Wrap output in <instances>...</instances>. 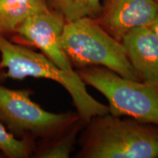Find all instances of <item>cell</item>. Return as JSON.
<instances>
[{"mask_svg": "<svg viewBox=\"0 0 158 158\" xmlns=\"http://www.w3.org/2000/svg\"><path fill=\"white\" fill-rule=\"evenodd\" d=\"M36 141L20 139L10 133L0 122V152L5 157L28 158L34 152Z\"/></svg>", "mask_w": 158, "mask_h": 158, "instance_id": "12", "label": "cell"}, {"mask_svg": "<svg viewBox=\"0 0 158 158\" xmlns=\"http://www.w3.org/2000/svg\"><path fill=\"white\" fill-rule=\"evenodd\" d=\"M84 124L79 120L68 129L53 137L36 142L31 157L68 158L73 150L76 136Z\"/></svg>", "mask_w": 158, "mask_h": 158, "instance_id": "10", "label": "cell"}, {"mask_svg": "<svg viewBox=\"0 0 158 158\" xmlns=\"http://www.w3.org/2000/svg\"><path fill=\"white\" fill-rule=\"evenodd\" d=\"M86 125L76 157H158V125L110 113L94 116Z\"/></svg>", "mask_w": 158, "mask_h": 158, "instance_id": "1", "label": "cell"}, {"mask_svg": "<svg viewBox=\"0 0 158 158\" xmlns=\"http://www.w3.org/2000/svg\"><path fill=\"white\" fill-rule=\"evenodd\" d=\"M77 73L106 97L110 114L158 125V85L122 78L101 66L86 67Z\"/></svg>", "mask_w": 158, "mask_h": 158, "instance_id": "4", "label": "cell"}, {"mask_svg": "<svg viewBox=\"0 0 158 158\" xmlns=\"http://www.w3.org/2000/svg\"><path fill=\"white\" fill-rule=\"evenodd\" d=\"M158 13L155 0H102V9L95 19L116 40L132 29L149 27Z\"/></svg>", "mask_w": 158, "mask_h": 158, "instance_id": "7", "label": "cell"}, {"mask_svg": "<svg viewBox=\"0 0 158 158\" xmlns=\"http://www.w3.org/2000/svg\"><path fill=\"white\" fill-rule=\"evenodd\" d=\"M65 23L64 17L50 8L26 19L17 29L14 36L9 39L36 47L61 70L73 73L76 71L73 70L62 44Z\"/></svg>", "mask_w": 158, "mask_h": 158, "instance_id": "6", "label": "cell"}, {"mask_svg": "<svg viewBox=\"0 0 158 158\" xmlns=\"http://www.w3.org/2000/svg\"><path fill=\"white\" fill-rule=\"evenodd\" d=\"M29 89H12L0 84V122L20 139H44L79 121L78 114L51 113L31 100Z\"/></svg>", "mask_w": 158, "mask_h": 158, "instance_id": "5", "label": "cell"}, {"mask_svg": "<svg viewBox=\"0 0 158 158\" xmlns=\"http://www.w3.org/2000/svg\"><path fill=\"white\" fill-rule=\"evenodd\" d=\"M62 44L73 67L101 66L122 78L142 81L122 43L105 31L95 19L83 18L65 23Z\"/></svg>", "mask_w": 158, "mask_h": 158, "instance_id": "3", "label": "cell"}, {"mask_svg": "<svg viewBox=\"0 0 158 158\" xmlns=\"http://www.w3.org/2000/svg\"><path fill=\"white\" fill-rule=\"evenodd\" d=\"M121 43L142 81L158 85V39L151 29L143 27L132 29Z\"/></svg>", "mask_w": 158, "mask_h": 158, "instance_id": "8", "label": "cell"}, {"mask_svg": "<svg viewBox=\"0 0 158 158\" xmlns=\"http://www.w3.org/2000/svg\"><path fill=\"white\" fill-rule=\"evenodd\" d=\"M48 5L68 22L83 18L96 19L102 9V0H48Z\"/></svg>", "mask_w": 158, "mask_h": 158, "instance_id": "11", "label": "cell"}, {"mask_svg": "<svg viewBox=\"0 0 158 158\" xmlns=\"http://www.w3.org/2000/svg\"><path fill=\"white\" fill-rule=\"evenodd\" d=\"M49 9L48 0H0V35L11 38L26 19Z\"/></svg>", "mask_w": 158, "mask_h": 158, "instance_id": "9", "label": "cell"}, {"mask_svg": "<svg viewBox=\"0 0 158 158\" xmlns=\"http://www.w3.org/2000/svg\"><path fill=\"white\" fill-rule=\"evenodd\" d=\"M28 77L49 79L63 86L72 98L84 125L94 116L109 113L108 106L89 94L78 73L65 72L42 53L0 35V81H21Z\"/></svg>", "mask_w": 158, "mask_h": 158, "instance_id": "2", "label": "cell"}, {"mask_svg": "<svg viewBox=\"0 0 158 158\" xmlns=\"http://www.w3.org/2000/svg\"><path fill=\"white\" fill-rule=\"evenodd\" d=\"M155 1L156 2V3H157V5H158V0H155Z\"/></svg>", "mask_w": 158, "mask_h": 158, "instance_id": "14", "label": "cell"}, {"mask_svg": "<svg viewBox=\"0 0 158 158\" xmlns=\"http://www.w3.org/2000/svg\"><path fill=\"white\" fill-rule=\"evenodd\" d=\"M149 27L151 29V30L153 31V33L155 35V36L158 39V13L157 16L155 17V20L153 21V22L151 23V25Z\"/></svg>", "mask_w": 158, "mask_h": 158, "instance_id": "13", "label": "cell"}]
</instances>
